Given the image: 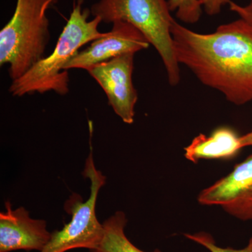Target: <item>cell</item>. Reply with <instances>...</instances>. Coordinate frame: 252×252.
I'll use <instances>...</instances> for the list:
<instances>
[{
    "instance_id": "obj_16",
    "label": "cell",
    "mask_w": 252,
    "mask_h": 252,
    "mask_svg": "<svg viewBox=\"0 0 252 252\" xmlns=\"http://www.w3.org/2000/svg\"><path fill=\"white\" fill-rule=\"evenodd\" d=\"M240 143H241L242 148L252 147V130L245 135L240 136Z\"/></svg>"
},
{
    "instance_id": "obj_6",
    "label": "cell",
    "mask_w": 252,
    "mask_h": 252,
    "mask_svg": "<svg viewBox=\"0 0 252 252\" xmlns=\"http://www.w3.org/2000/svg\"><path fill=\"white\" fill-rule=\"evenodd\" d=\"M134 56L132 53L121 55L87 70L103 89L114 112L127 124H133L138 99L132 82Z\"/></svg>"
},
{
    "instance_id": "obj_5",
    "label": "cell",
    "mask_w": 252,
    "mask_h": 252,
    "mask_svg": "<svg viewBox=\"0 0 252 252\" xmlns=\"http://www.w3.org/2000/svg\"><path fill=\"white\" fill-rule=\"evenodd\" d=\"M86 160L83 175L91 181V194L83 201L80 195L74 193L64 203V210L72 219L61 230L51 233L45 248L39 252H66L74 249L84 248L92 251L103 238V224L99 223L95 214L96 203L99 190L106 182L105 176L94 166L92 146Z\"/></svg>"
},
{
    "instance_id": "obj_1",
    "label": "cell",
    "mask_w": 252,
    "mask_h": 252,
    "mask_svg": "<svg viewBox=\"0 0 252 252\" xmlns=\"http://www.w3.org/2000/svg\"><path fill=\"white\" fill-rule=\"evenodd\" d=\"M176 58L203 85L235 105L252 101V28L241 18L212 33L191 31L174 21Z\"/></svg>"
},
{
    "instance_id": "obj_15",
    "label": "cell",
    "mask_w": 252,
    "mask_h": 252,
    "mask_svg": "<svg viewBox=\"0 0 252 252\" xmlns=\"http://www.w3.org/2000/svg\"><path fill=\"white\" fill-rule=\"evenodd\" d=\"M231 0H200L205 12L209 16L220 14L222 8L228 4Z\"/></svg>"
},
{
    "instance_id": "obj_12",
    "label": "cell",
    "mask_w": 252,
    "mask_h": 252,
    "mask_svg": "<svg viewBox=\"0 0 252 252\" xmlns=\"http://www.w3.org/2000/svg\"><path fill=\"white\" fill-rule=\"evenodd\" d=\"M170 11H176V16L187 24L198 23L203 14L200 0H167Z\"/></svg>"
},
{
    "instance_id": "obj_11",
    "label": "cell",
    "mask_w": 252,
    "mask_h": 252,
    "mask_svg": "<svg viewBox=\"0 0 252 252\" xmlns=\"http://www.w3.org/2000/svg\"><path fill=\"white\" fill-rule=\"evenodd\" d=\"M127 218L124 212H116L104 222V236L91 252H147L131 243L125 233ZM153 252H162L156 250Z\"/></svg>"
},
{
    "instance_id": "obj_2",
    "label": "cell",
    "mask_w": 252,
    "mask_h": 252,
    "mask_svg": "<svg viewBox=\"0 0 252 252\" xmlns=\"http://www.w3.org/2000/svg\"><path fill=\"white\" fill-rule=\"evenodd\" d=\"M84 0H77L70 17L63 28L52 54L36 63L22 77L13 81L9 91L13 96L43 94L54 91L61 95L69 92V77L65 66L81 46L99 39L104 32L98 31L102 20L89 21L91 9H83Z\"/></svg>"
},
{
    "instance_id": "obj_9",
    "label": "cell",
    "mask_w": 252,
    "mask_h": 252,
    "mask_svg": "<svg viewBox=\"0 0 252 252\" xmlns=\"http://www.w3.org/2000/svg\"><path fill=\"white\" fill-rule=\"evenodd\" d=\"M5 207L6 211L0 213V252H39L45 248L51 238L45 220L32 219L23 207L13 210L9 201Z\"/></svg>"
},
{
    "instance_id": "obj_7",
    "label": "cell",
    "mask_w": 252,
    "mask_h": 252,
    "mask_svg": "<svg viewBox=\"0 0 252 252\" xmlns=\"http://www.w3.org/2000/svg\"><path fill=\"white\" fill-rule=\"evenodd\" d=\"M198 202L220 206L239 220H252V154L228 175L203 189Z\"/></svg>"
},
{
    "instance_id": "obj_8",
    "label": "cell",
    "mask_w": 252,
    "mask_h": 252,
    "mask_svg": "<svg viewBox=\"0 0 252 252\" xmlns=\"http://www.w3.org/2000/svg\"><path fill=\"white\" fill-rule=\"evenodd\" d=\"M112 30L104 32L89 47L79 51L66 64L69 69H88L99 63L105 62L121 55L148 49L150 44L135 26L124 21L112 23Z\"/></svg>"
},
{
    "instance_id": "obj_10",
    "label": "cell",
    "mask_w": 252,
    "mask_h": 252,
    "mask_svg": "<svg viewBox=\"0 0 252 252\" xmlns=\"http://www.w3.org/2000/svg\"><path fill=\"white\" fill-rule=\"evenodd\" d=\"M242 148L240 136L227 126L218 127L210 135L200 134L185 148V157L196 163L203 159H229Z\"/></svg>"
},
{
    "instance_id": "obj_14",
    "label": "cell",
    "mask_w": 252,
    "mask_h": 252,
    "mask_svg": "<svg viewBox=\"0 0 252 252\" xmlns=\"http://www.w3.org/2000/svg\"><path fill=\"white\" fill-rule=\"evenodd\" d=\"M228 5L230 11L235 13L252 28V0H250L248 4L245 5L238 4L234 1H230Z\"/></svg>"
},
{
    "instance_id": "obj_4",
    "label": "cell",
    "mask_w": 252,
    "mask_h": 252,
    "mask_svg": "<svg viewBox=\"0 0 252 252\" xmlns=\"http://www.w3.org/2000/svg\"><path fill=\"white\" fill-rule=\"evenodd\" d=\"M91 11L102 22L124 21L135 26L161 58L169 84L178 85L180 64L176 58L171 33L175 19L167 0H99L91 6Z\"/></svg>"
},
{
    "instance_id": "obj_13",
    "label": "cell",
    "mask_w": 252,
    "mask_h": 252,
    "mask_svg": "<svg viewBox=\"0 0 252 252\" xmlns=\"http://www.w3.org/2000/svg\"><path fill=\"white\" fill-rule=\"evenodd\" d=\"M185 236L194 243L201 245L210 252H252V236L249 240L248 245L245 248L239 250L219 246L213 237L205 232H198L193 234L185 233Z\"/></svg>"
},
{
    "instance_id": "obj_3",
    "label": "cell",
    "mask_w": 252,
    "mask_h": 252,
    "mask_svg": "<svg viewBox=\"0 0 252 252\" xmlns=\"http://www.w3.org/2000/svg\"><path fill=\"white\" fill-rule=\"evenodd\" d=\"M59 0H17L12 18L0 32V64L16 80L44 59L50 39L46 11Z\"/></svg>"
}]
</instances>
